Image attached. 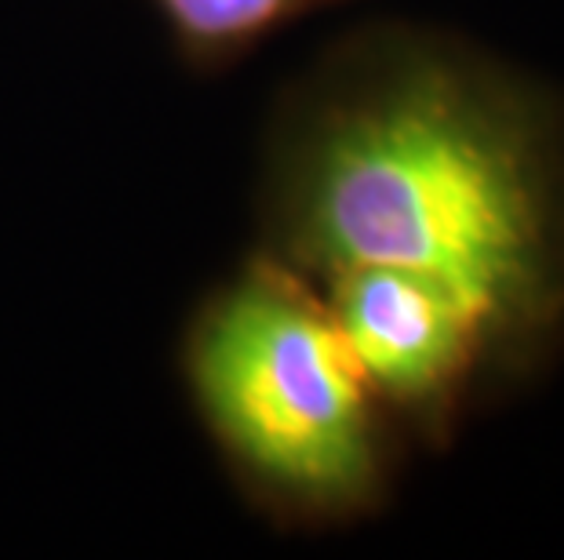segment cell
Here are the masks:
<instances>
[{
    "instance_id": "6da1fadb",
    "label": "cell",
    "mask_w": 564,
    "mask_h": 560,
    "mask_svg": "<svg viewBox=\"0 0 564 560\" xmlns=\"http://www.w3.org/2000/svg\"><path fill=\"white\" fill-rule=\"evenodd\" d=\"M303 230L335 266H398L463 292L491 328L546 288V200L524 131L448 77L346 113L306 183Z\"/></svg>"
},
{
    "instance_id": "7a4b0ae2",
    "label": "cell",
    "mask_w": 564,
    "mask_h": 560,
    "mask_svg": "<svg viewBox=\"0 0 564 560\" xmlns=\"http://www.w3.org/2000/svg\"><path fill=\"white\" fill-rule=\"evenodd\" d=\"M194 383L226 448L262 481L314 503L368 487V378L328 303L278 262H256L204 317Z\"/></svg>"
},
{
    "instance_id": "3957f363",
    "label": "cell",
    "mask_w": 564,
    "mask_h": 560,
    "mask_svg": "<svg viewBox=\"0 0 564 560\" xmlns=\"http://www.w3.org/2000/svg\"><path fill=\"white\" fill-rule=\"evenodd\" d=\"M328 309L368 386L398 400L448 389L491 328L452 284L398 266H335Z\"/></svg>"
},
{
    "instance_id": "277c9868",
    "label": "cell",
    "mask_w": 564,
    "mask_h": 560,
    "mask_svg": "<svg viewBox=\"0 0 564 560\" xmlns=\"http://www.w3.org/2000/svg\"><path fill=\"white\" fill-rule=\"evenodd\" d=\"M292 0H164L172 15L197 41H230L262 30Z\"/></svg>"
}]
</instances>
